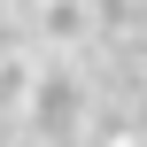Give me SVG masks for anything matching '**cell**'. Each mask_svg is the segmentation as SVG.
<instances>
[{
  "instance_id": "6da1fadb",
  "label": "cell",
  "mask_w": 147,
  "mask_h": 147,
  "mask_svg": "<svg viewBox=\"0 0 147 147\" xmlns=\"http://www.w3.org/2000/svg\"><path fill=\"white\" fill-rule=\"evenodd\" d=\"M0 147H147V0H0Z\"/></svg>"
}]
</instances>
